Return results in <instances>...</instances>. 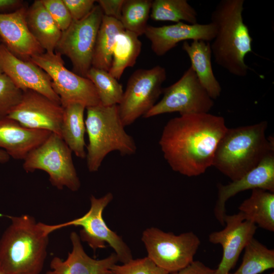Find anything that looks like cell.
Masks as SVG:
<instances>
[{"label": "cell", "instance_id": "obj_1", "mask_svg": "<svg viewBox=\"0 0 274 274\" xmlns=\"http://www.w3.org/2000/svg\"><path fill=\"white\" fill-rule=\"evenodd\" d=\"M227 129L220 116L209 113L182 115L167 122L159 145L174 171L195 177L212 166L215 151Z\"/></svg>", "mask_w": 274, "mask_h": 274}, {"label": "cell", "instance_id": "obj_2", "mask_svg": "<svg viewBox=\"0 0 274 274\" xmlns=\"http://www.w3.org/2000/svg\"><path fill=\"white\" fill-rule=\"evenodd\" d=\"M11 220L0 239V265L7 274H40L47 256L49 234L44 223L29 215Z\"/></svg>", "mask_w": 274, "mask_h": 274}, {"label": "cell", "instance_id": "obj_3", "mask_svg": "<svg viewBox=\"0 0 274 274\" xmlns=\"http://www.w3.org/2000/svg\"><path fill=\"white\" fill-rule=\"evenodd\" d=\"M244 4V0H221L211 16L217 31L210 44L215 62L239 77L247 75L245 58L253 52V38L243 17Z\"/></svg>", "mask_w": 274, "mask_h": 274}, {"label": "cell", "instance_id": "obj_4", "mask_svg": "<svg viewBox=\"0 0 274 274\" xmlns=\"http://www.w3.org/2000/svg\"><path fill=\"white\" fill-rule=\"evenodd\" d=\"M267 122L227 128L214 153L212 166L232 181L237 180L274 152L273 137L266 138Z\"/></svg>", "mask_w": 274, "mask_h": 274}, {"label": "cell", "instance_id": "obj_5", "mask_svg": "<svg viewBox=\"0 0 274 274\" xmlns=\"http://www.w3.org/2000/svg\"><path fill=\"white\" fill-rule=\"evenodd\" d=\"M86 109L85 123L89 140L86 158L90 172L98 171L105 158L112 151H118L122 156L136 153L135 143L124 129L118 105L105 106L100 103Z\"/></svg>", "mask_w": 274, "mask_h": 274}, {"label": "cell", "instance_id": "obj_6", "mask_svg": "<svg viewBox=\"0 0 274 274\" xmlns=\"http://www.w3.org/2000/svg\"><path fill=\"white\" fill-rule=\"evenodd\" d=\"M72 154L62 138L51 133L44 142L27 155L22 167L27 173L43 170L48 174L53 186L59 190L66 187L75 192L80 189L81 182Z\"/></svg>", "mask_w": 274, "mask_h": 274}, {"label": "cell", "instance_id": "obj_7", "mask_svg": "<svg viewBox=\"0 0 274 274\" xmlns=\"http://www.w3.org/2000/svg\"><path fill=\"white\" fill-rule=\"evenodd\" d=\"M113 199V195L111 192L99 198L91 195L90 208L83 216L59 224H45V229L50 234L67 226H81L82 228L79 235L81 240L87 243L94 252L106 248L108 244L114 250L118 261L126 263L132 259L130 249L121 236L110 229L102 217L104 210Z\"/></svg>", "mask_w": 274, "mask_h": 274}, {"label": "cell", "instance_id": "obj_8", "mask_svg": "<svg viewBox=\"0 0 274 274\" xmlns=\"http://www.w3.org/2000/svg\"><path fill=\"white\" fill-rule=\"evenodd\" d=\"M141 239L147 257L169 273L192 263L200 244V239L192 231L176 235L153 227L144 231Z\"/></svg>", "mask_w": 274, "mask_h": 274}, {"label": "cell", "instance_id": "obj_9", "mask_svg": "<svg viewBox=\"0 0 274 274\" xmlns=\"http://www.w3.org/2000/svg\"><path fill=\"white\" fill-rule=\"evenodd\" d=\"M51 80L52 88L64 107L71 103H79L86 108L100 104L92 82L87 78L68 70L59 53L45 52L31 58Z\"/></svg>", "mask_w": 274, "mask_h": 274}, {"label": "cell", "instance_id": "obj_10", "mask_svg": "<svg viewBox=\"0 0 274 274\" xmlns=\"http://www.w3.org/2000/svg\"><path fill=\"white\" fill-rule=\"evenodd\" d=\"M103 12L95 5L84 18L73 20L68 27L62 31L55 52L67 57L74 72L86 78L92 67V61L97 32Z\"/></svg>", "mask_w": 274, "mask_h": 274}, {"label": "cell", "instance_id": "obj_11", "mask_svg": "<svg viewBox=\"0 0 274 274\" xmlns=\"http://www.w3.org/2000/svg\"><path fill=\"white\" fill-rule=\"evenodd\" d=\"M166 79L163 67L136 70L129 78L121 102L118 105L121 121L125 127L144 116L156 104L162 93Z\"/></svg>", "mask_w": 274, "mask_h": 274}, {"label": "cell", "instance_id": "obj_12", "mask_svg": "<svg viewBox=\"0 0 274 274\" xmlns=\"http://www.w3.org/2000/svg\"><path fill=\"white\" fill-rule=\"evenodd\" d=\"M162 99L143 117L178 112L180 115L209 113L214 105L213 99L199 82L190 66L176 82L163 88Z\"/></svg>", "mask_w": 274, "mask_h": 274}, {"label": "cell", "instance_id": "obj_13", "mask_svg": "<svg viewBox=\"0 0 274 274\" xmlns=\"http://www.w3.org/2000/svg\"><path fill=\"white\" fill-rule=\"evenodd\" d=\"M63 108L61 104L31 90L23 91L19 104L7 116L24 126L48 130L61 136Z\"/></svg>", "mask_w": 274, "mask_h": 274}, {"label": "cell", "instance_id": "obj_14", "mask_svg": "<svg viewBox=\"0 0 274 274\" xmlns=\"http://www.w3.org/2000/svg\"><path fill=\"white\" fill-rule=\"evenodd\" d=\"M225 227L214 231L209 236L210 243L220 244L222 248V257L216 274H228L236 264L238 257L245 247L254 237L257 229L253 223L245 220L239 212L231 215H226Z\"/></svg>", "mask_w": 274, "mask_h": 274}, {"label": "cell", "instance_id": "obj_15", "mask_svg": "<svg viewBox=\"0 0 274 274\" xmlns=\"http://www.w3.org/2000/svg\"><path fill=\"white\" fill-rule=\"evenodd\" d=\"M0 67L21 90H31L60 103L49 75L31 60H22L0 43Z\"/></svg>", "mask_w": 274, "mask_h": 274}, {"label": "cell", "instance_id": "obj_16", "mask_svg": "<svg viewBox=\"0 0 274 274\" xmlns=\"http://www.w3.org/2000/svg\"><path fill=\"white\" fill-rule=\"evenodd\" d=\"M216 32L215 25L211 22L194 24L179 22L161 26L148 25L144 35L151 42L153 52L161 56L182 41L201 40L210 42L215 37Z\"/></svg>", "mask_w": 274, "mask_h": 274}, {"label": "cell", "instance_id": "obj_17", "mask_svg": "<svg viewBox=\"0 0 274 274\" xmlns=\"http://www.w3.org/2000/svg\"><path fill=\"white\" fill-rule=\"evenodd\" d=\"M257 188L274 193V152L267 155L240 179L227 185H218V199L214 213L219 223L225 225V203L230 197L240 192Z\"/></svg>", "mask_w": 274, "mask_h": 274}, {"label": "cell", "instance_id": "obj_18", "mask_svg": "<svg viewBox=\"0 0 274 274\" xmlns=\"http://www.w3.org/2000/svg\"><path fill=\"white\" fill-rule=\"evenodd\" d=\"M28 6L25 5L17 11L0 14V39L14 55L23 60L45 52L32 36L26 21Z\"/></svg>", "mask_w": 274, "mask_h": 274}, {"label": "cell", "instance_id": "obj_19", "mask_svg": "<svg viewBox=\"0 0 274 274\" xmlns=\"http://www.w3.org/2000/svg\"><path fill=\"white\" fill-rule=\"evenodd\" d=\"M72 250L65 260L54 257L50 263L51 270L46 274H107L119 261L115 253L102 259L89 257L84 251L79 235L71 232Z\"/></svg>", "mask_w": 274, "mask_h": 274}, {"label": "cell", "instance_id": "obj_20", "mask_svg": "<svg viewBox=\"0 0 274 274\" xmlns=\"http://www.w3.org/2000/svg\"><path fill=\"white\" fill-rule=\"evenodd\" d=\"M51 133L47 130L24 126L7 117L0 118V148L10 157L23 160L31 151L44 142Z\"/></svg>", "mask_w": 274, "mask_h": 274}, {"label": "cell", "instance_id": "obj_21", "mask_svg": "<svg viewBox=\"0 0 274 274\" xmlns=\"http://www.w3.org/2000/svg\"><path fill=\"white\" fill-rule=\"evenodd\" d=\"M182 49L188 55L191 66L210 96L214 100L219 97L222 88L213 73L210 43L201 40L185 41Z\"/></svg>", "mask_w": 274, "mask_h": 274}, {"label": "cell", "instance_id": "obj_22", "mask_svg": "<svg viewBox=\"0 0 274 274\" xmlns=\"http://www.w3.org/2000/svg\"><path fill=\"white\" fill-rule=\"evenodd\" d=\"M26 21L32 36L47 52H54L62 31L57 26L41 0L27 7Z\"/></svg>", "mask_w": 274, "mask_h": 274}, {"label": "cell", "instance_id": "obj_23", "mask_svg": "<svg viewBox=\"0 0 274 274\" xmlns=\"http://www.w3.org/2000/svg\"><path fill=\"white\" fill-rule=\"evenodd\" d=\"M63 108L61 125V137L78 157L86 158L85 133L86 126L84 118L86 107L79 103H71Z\"/></svg>", "mask_w": 274, "mask_h": 274}, {"label": "cell", "instance_id": "obj_24", "mask_svg": "<svg viewBox=\"0 0 274 274\" xmlns=\"http://www.w3.org/2000/svg\"><path fill=\"white\" fill-rule=\"evenodd\" d=\"M245 220L270 232L274 231V193L262 189L252 190L250 196L238 207Z\"/></svg>", "mask_w": 274, "mask_h": 274}, {"label": "cell", "instance_id": "obj_25", "mask_svg": "<svg viewBox=\"0 0 274 274\" xmlns=\"http://www.w3.org/2000/svg\"><path fill=\"white\" fill-rule=\"evenodd\" d=\"M135 33L124 30L115 38L112 50V60L109 73L117 80L124 70L135 63L142 49V43Z\"/></svg>", "mask_w": 274, "mask_h": 274}, {"label": "cell", "instance_id": "obj_26", "mask_svg": "<svg viewBox=\"0 0 274 274\" xmlns=\"http://www.w3.org/2000/svg\"><path fill=\"white\" fill-rule=\"evenodd\" d=\"M124 30L120 21L103 15L96 37L92 67L109 72L116 37Z\"/></svg>", "mask_w": 274, "mask_h": 274}, {"label": "cell", "instance_id": "obj_27", "mask_svg": "<svg viewBox=\"0 0 274 274\" xmlns=\"http://www.w3.org/2000/svg\"><path fill=\"white\" fill-rule=\"evenodd\" d=\"M198 14L186 0L152 1L150 17L155 21L197 23Z\"/></svg>", "mask_w": 274, "mask_h": 274}, {"label": "cell", "instance_id": "obj_28", "mask_svg": "<svg viewBox=\"0 0 274 274\" xmlns=\"http://www.w3.org/2000/svg\"><path fill=\"white\" fill-rule=\"evenodd\" d=\"M274 268V250L254 237L244 249L242 262L234 272L228 274H259Z\"/></svg>", "mask_w": 274, "mask_h": 274}, {"label": "cell", "instance_id": "obj_29", "mask_svg": "<svg viewBox=\"0 0 274 274\" xmlns=\"http://www.w3.org/2000/svg\"><path fill=\"white\" fill-rule=\"evenodd\" d=\"M86 78L94 85L101 105L109 106L119 104L124 93L122 85L108 71L91 67Z\"/></svg>", "mask_w": 274, "mask_h": 274}, {"label": "cell", "instance_id": "obj_30", "mask_svg": "<svg viewBox=\"0 0 274 274\" xmlns=\"http://www.w3.org/2000/svg\"><path fill=\"white\" fill-rule=\"evenodd\" d=\"M152 3L151 0H124L120 21L125 30L138 37L144 34Z\"/></svg>", "mask_w": 274, "mask_h": 274}, {"label": "cell", "instance_id": "obj_31", "mask_svg": "<svg viewBox=\"0 0 274 274\" xmlns=\"http://www.w3.org/2000/svg\"><path fill=\"white\" fill-rule=\"evenodd\" d=\"M22 95L23 91L6 74L0 75V118L9 115L20 102Z\"/></svg>", "mask_w": 274, "mask_h": 274}, {"label": "cell", "instance_id": "obj_32", "mask_svg": "<svg viewBox=\"0 0 274 274\" xmlns=\"http://www.w3.org/2000/svg\"><path fill=\"white\" fill-rule=\"evenodd\" d=\"M111 271L115 274H170L147 256L135 259L132 258L121 265L116 264Z\"/></svg>", "mask_w": 274, "mask_h": 274}, {"label": "cell", "instance_id": "obj_33", "mask_svg": "<svg viewBox=\"0 0 274 274\" xmlns=\"http://www.w3.org/2000/svg\"><path fill=\"white\" fill-rule=\"evenodd\" d=\"M41 1L60 30L66 29L73 19L63 0Z\"/></svg>", "mask_w": 274, "mask_h": 274}, {"label": "cell", "instance_id": "obj_34", "mask_svg": "<svg viewBox=\"0 0 274 274\" xmlns=\"http://www.w3.org/2000/svg\"><path fill=\"white\" fill-rule=\"evenodd\" d=\"M73 20L78 21L86 17L94 7V0H63Z\"/></svg>", "mask_w": 274, "mask_h": 274}, {"label": "cell", "instance_id": "obj_35", "mask_svg": "<svg viewBox=\"0 0 274 274\" xmlns=\"http://www.w3.org/2000/svg\"><path fill=\"white\" fill-rule=\"evenodd\" d=\"M101 9L103 14L120 21L124 0L96 1Z\"/></svg>", "mask_w": 274, "mask_h": 274}, {"label": "cell", "instance_id": "obj_36", "mask_svg": "<svg viewBox=\"0 0 274 274\" xmlns=\"http://www.w3.org/2000/svg\"><path fill=\"white\" fill-rule=\"evenodd\" d=\"M170 274H216L215 269L206 266L200 261L194 260L182 269Z\"/></svg>", "mask_w": 274, "mask_h": 274}, {"label": "cell", "instance_id": "obj_37", "mask_svg": "<svg viewBox=\"0 0 274 274\" xmlns=\"http://www.w3.org/2000/svg\"><path fill=\"white\" fill-rule=\"evenodd\" d=\"M25 5L21 0H0V14L14 12Z\"/></svg>", "mask_w": 274, "mask_h": 274}, {"label": "cell", "instance_id": "obj_38", "mask_svg": "<svg viewBox=\"0 0 274 274\" xmlns=\"http://www.w3.org/2000/svg\"><path fill=\"white\" fill-rule=\"evenodd\" d=\"M10 157L4 150L0 148V163H4L8 161Z\"/></svg>", "mask_w": 274, "mask_h": 274}, {"label": "cell", "instance_id": "obj_39", "mask_svg": "<svg viewBox=\"0 0 274 274\" xmlns=\"http://www.w3.org/2000/svg\"><path fill=\"white\" fill-rule=\"evenodd\" d=\"M0 274H7L2 268L1 265H0Z\"/></svg>", "mask_w": 274, "mask_h": 274}, {"label": "cell", "instance_id": "obj_40", "mask_svg": "<svg viewBox=\"0 0 274 274\" xmlns=\"http://www.w3.org/2000/svg\"><path fill=\"white\" fill-rule=\"evenodd\" d=\"M3 73V72L2 69L0 67V75L2 74Z\"/></svg>", "mask_w": 274, "mask_h": 274}, {"label": "cell", "instance_id": "obj_41", "mask_svg": "<svg viewBox=\"0 0 274 274\" xmlns=\"http://www.w3.org/2000/svg\"><path fill=\"white\" fill-rule=\"evenodd\" d=\"M107 274H115V273H114L112 271H111L109 273Z\"/></svg>", "mask_w": 274, "mask_h": 274}, {"label": "cell", "instance_id": "obj_42", "mask_svg": "<svg viewBox=\"0 0 274 274\" xmlns=\"http://www.w3.org/2000/svg\"><path fill=\"white\" fill-rule=\"evenodd\" d=\"M270 274H274V272H272V273H271Z\"/></svg>", "mask_w": 274, "mask_h": 274}, {"label": "cell", "instance_id": "obj_43", "mask_svg": "<svg viewBox=\"0 0 274 274\" xmlns=\"http://www.w3.org/2000/svg\"><path fill=\"white\" fill-rule=\"evenodd\" d=\"M1 42H1V39H0V43H1Z\"/></svg>", "mask_w": 274, "mask_h": 274}]
</instances>
